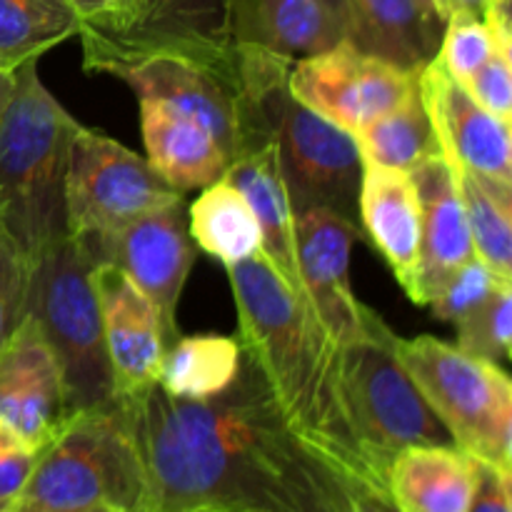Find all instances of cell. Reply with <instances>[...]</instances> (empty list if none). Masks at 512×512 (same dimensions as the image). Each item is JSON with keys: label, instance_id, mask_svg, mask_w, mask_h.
Returning a JSON list of instances; mask_svg holds the SVG:
<instances>
[{"label": "cell", "instance_id": "f546056e", "mask_svg": "<svg viewBox=\"0 0 512 512\" xmlns=\"http://www.w3.org/2000/svg\"><path fill=\"white\" fill-rule=\"evenodd\" d=\"M458 345L463 353L500 365L508 360L512 343V285H500L480 308L458 325Z\"/></svg>", "mask_w": 512, "mask_h": 512}, {"label": "cell", "instance_id": "e575fe53", "mask_svg": "<svg viewBox=\"0 0 512 512\" xmlns=\"http://www.w3.org/2000/svg\"><path fill=\"white\" fill-rule=\"evenodd\" d=\"M475 488L468 512H512V470L473 458Z\"/></svg>", "mask_w": 512, "mask_h": 512}, {"label": "cell", "instance_id": "4fadbf2b", "mask_svg": "<svg viewBox=\"0 0 512 512\" xmlns=\"http://www.w3.org/2000/svg\"><path fill=\"white\" fill-rule=\"evenodd\" d=\"M83 243L93 253L95 263H110L123 270L158 308L168 338H178L180 295L195 263L183 200L140 215L115 233Z\"/></svg>", "mask_w": 512, "mask_h": 512}, {"label": "cell", "instance_id": "5bb4252c", "mask_svg": "<svg viewBox=\"0 0 512 512\" xmlns=\"http://www.w3.org/2000/svg\"><path fill=\"white\" fill-rule=\"evenodd\" d=\"M418 93L445 163L512 183L510 120L480 108L435 55L420 68Z\"/></svg>", "mask_w": 512, "mask_h": 512}, {"label": "cell", "instance_id": "2e32d148", "mask_svg": "<svg viewBox=\"0 0 512 512\" xmlns=\"http://www.w3.org/2000/svg\"><path fill=\"white\" fill-rule=\"evenodd\" d=\"M93 285L103 320L105 353L115 383V398L158 383L165 355L163 318L138 285L110 263H95Z\"/></svg>", "mask_w": 512, "mask_h": 512}, {"label": "cell", "instance_id": "f1b7e54d", "mask_svg": "<svg viewBox=\"0 0 512 512\" xmlns=\"http://www.w3.org/2000/svg\"><path fill=\"white\" fill-rule=\"evenodd\" d=\"M355 143L365 160H373L385 168L408 170V173L420 160L438 153V143H435L418 88L393 110L365 125L355 135Z\"/></svg>", "mask_w": 512, "mask_h": 512}, {"label": "cell", "instance_id": "d4e9b609", "mask_svg": "<svg viewBox=\"0 0 512 512\" xmlns=\"http://www.w3.org/2000/svg\"><path fill=\"white\" fill-rule=\"evenodd\" d=\"M190 238L230 268L260 255V228L245 195L230 180L205 185L188 208Z\"/></svg>", "mask_w": 512, "mask_h": 512}, {"label": "cell", "instance_id": "bcb514c9", "mask_svg": "<svg viewBox=\"0 0 512 512\" xmlns=\"http://www.w3.org/2000/svg\"><path fill=\"white\" fill-rule=\"evenodd\" d=\"M130 8H133V18H135V13H138V8H140V0H130Z\"/></svg>", "mask_w": 512, "mask_h": 512}, {"label": "cell", "instance_id": "44dd1931", "mask_svg": "<svg viewBox=\"0 0 512 512\" xmlns=\"http://www.w3.org/2000/svg\"><path fill=\"white\" fill-rule=\"evenodd\" d=\"M473 488V455L455 445L400 450L385 475L388 503L395 512H468Z\"/></svg>", "mask_w": 512, "mask_h": 512}, {"label": "cell", "instance_id": "d6a6232c", "mask_svg": "<svg viewBox=\"0 0 512 512\" xmlns=\"http://www.w3.org/2000/svg\"><path fill=\"white\" fill-rule=\"evenodd\" d=\"M30 263L0 225V350L28 315Z\"/></svg>", "mask_w": 512, "mask_h": 512}, {"label": "cell", "instance_id": "7dc6e473", "mask_svg": "<svg viewBox=\"0 0 512 512\" xmlns=\"http://www.w3.org/2000/svg\"><path fill=\"white\" fill-rule=\"evenodd\" d=\"M5 510H8V505H3V503H0V512H5Z\"/></svg>", "mask_w": 512, "mask_h": 512}, {"label": "cell", "instance_id": "8992f818", "mask_svg": "<svg viewBox=\"0 0 512 512\" xmlns=\"http://www.w3.org/2000/svg\"><path fill=\"white\" fill-rule=\"evenodd\" d=\"M93 268V253L73 235L50 245L30 265L28 315L58 360L70 418L115 403Z\"/></svg>", "mask_w": 512, "mask_h": 512}, {"label": "cell", "instance_id": "1f68e13d", "mask_svg": "<svg viewBox=\"0 0 512 512\" xmlns=\"http://www.w3.org/2000/svg\"><path fill=\"white\" fill-rule=\"evenodd\" d=\"M500 285L512 283H503L500 278H495V273L483 263V260L470 258L468 263L455 268L453 273L435 288L428 305L440 323L458 325L460 320L468 318L475 308H480Z\"/></svg>", "mask_w": 512, "mask_h": 512}, {"label": "cell", "instance_id": "7402d4cb", "mask_svg": "<svg viewBox=\"0 0 512 512\" xmlns=\"http://www.w3.org/2000/svg\"><path fill=\"white\" fill-rule=\"evenodd\" d=\"M443 28L415 0H345V40L408 73H420L438 53Z\"/></svg>", "mask_w": 512, "mask_h": 512}, {"label": "cell", "instance_id": "603a6c76", "mask_svg": "<svg viewBox=\"0 0 512 512\" xmlns=\"http://www.w3.org/2000/svg\"><path fill=\"white\" fill-rule=\"evenodd\" d=\"M235 40L298 60L345 40L340 20L323 0H233Z\"/></svg>", "mask_w": 512, "mask_h": 512}, {"label": "cell", "instance_id": "4316f807", "mask_svg": "<svg viewBox=\"0 0 512 512\" xmlns=\"http://www.w3.org/2000/svg\"><path fill=\"white\" fill-rule=\"evenodd\" d=\"M450 173L458 185L475 258L483 260L495 278L512 283V183L453 165Z\"/></svg>", "mask_w": 512, "mask_h": 512}, {"label": "cell", "instance_id": "9a60e30c", "mask_svg": "<svg viewBox=\"0 0 512 512\" xmlns=\"http://www.w3.org/2000/svg\"><path fill=\"white\" fill-rule=\"evenodd\" d=\"M0 420L33 453L48 448L70 420L58 360L33 315L0 350Z\"/></svg>", "mask_w": 512, "mask_h": 512}, {"label": "cell", "instance_id": "f6af8a7d", "mask_svg": "<svg viewBox=\"0 0 512 512\" xmlns=\"http://www.w3.org/2000/svg\"><path fill=\"white\" fill-rule=\"evenodd\" d=\"M355 512H373V510H370V505L365 503V495H360L358 503H355Z\"/></svg>", "mask_w": 512, "mask_h": 512}, {"label": "cell", "instance_id": "7bdbcfd3", "mask_svg": "<svg viewBox=\"0 0 512 512\" xmlns=\"http://www.w3.org/2000/svg\"><path fill=\"white\" fill-rule=\"evenodd\" d=\"M365 503L370 505V510L373 512H395L390 508V503L385 498H375V495H365Z\"/></svg>", "mask_w": 512, "mask_h": 512}, {"label": "cell", "instance_id": "7a4b0ae2", "mask_svg": "<svg viewBox=\"0 0 512 512\" xmlns=\"http://www.w3.org/2000/svg\"><path fill=\"white\" fill-rule=\"evenodd\" d=\"M240 350L255 365L295 430L338 465L363 495L385 498L358 443L338 375V348L260 255L230 265Z\"/></svg>", "mask_w": 512, "mask_h": 512}, {"label": "cell", "instance_id": "ba28073f", "mask_svg": "<svg viewBox=\"0 0 512 512\" xmlns=\"http://www.w3.org/2000/svg\"><path fill=\"white\" fill-rule=\"evenodd\" d=\"M140 493L138 458L115 400L73 415L63 433L40 450L28 483L10 505L23 510L135 512Z\"/></svg>", "mask_w": 512, "mask_h": 512}, {"label": "cell", "instance_id": "836d02e7", "mask_svg": "<svg viewBox=\"0 0 512 512\" xmlns=\"http://www.w3.org/2000/svg\"><path fill=\"white\" fill-rule=\"evenodd\" d=\"M463 88L475 103L498 118H512V58L495 53L478 73L463 80Z\"/></svg>", "mask_w": 512, "mask_h": 512}, {"label": "cell", "instance_id": "cb8c5ba5", "mask_svg": "<svg viewBox=\"0 0 512 512\" xmlns=\"http://www.w3.org/2000/svg\"><path fill=\"white\" fill-rule=\"evenodd\" d=\"M123 33L153 43L198 50H233V0H140V8Z\"/></svg>", "mask_w": 512, "mask_h": 512}, {"label": "cell", "instance_id": "b9f144b4", "mask_svg": "<svg viewBox=\"0 0 512 512\" xmlns=\"http://www.w3.org/2000/svg\"><path fill=\"white\" fill-rule=\"evenodd\" d=\"M323 3L328 5L330 13L340 20V25H343V30H345V0H323Z\"/></svg>", "mask_w": 512, "mask_h": 512}, {"label": "cell", "instance_id": "3957f363", "mask_svg": "<svg viewBox=\"0 0 512 512\" xmlns=\"http://www.w3.org/2000/svg\"><path fill=\"white\" fill-rule=\"evenodd\" d=\"M238 58L245 145L273 140L293 210L330 208L350 220L358 218L363 155L353 135L290 95L293 60L253 43H238Z\"/></svg>", "mask_w": 512, "mask_h": 512}, {"label": "cell", "instance_id": "f35d334b", "mask_svg": "<svg viewBox=\"0 0 512 512\" xmlns=\"http://www.w3.org/2000/svg\"><path fill=\"white\" fill-rule=\"evenodd\" d=\"M485 3H488V0H435V5H438V13L443 20H448L450 15L458 13V10H463V13L483 15Z\"/></svg>", "mask_w": 512, "mask_h": 512}, {"label": "cell", "instance_id": "8fae6325", "mask_svg": "<svg viewBox=\"0 0 512 512\" xmlns=\"http://www.w3.org/2000/svg\"><path fill=\"white\" fill-rule=\"evenodd\" d=\"M415 88L418 73L360 53L348 40L293 60L288 73L290 95L353 138L365 125L403 103Z\"/></svg>", "mask_w": 512, "mask_h": 512}, {"label": "cell", "instance_id": "60d3db41", "mask_svg": "<svg viewBox=\"0 0 512 512\" xmlns=\"http://www.w3.org/2000/svg\"><path fill=\"white\" fill-rule=\"evenodd\" d=\"M15 450H28V448H25V445L18 440V435H15L13 430L0 420V455L15 453Z\"/></svg>", "mask_w": 512, "mask_h": 512}, {"label": "cell", "instance_id": "ab89813d", "mask_svg": "<svg viewBox=\"0 0 512 512\" xmlns=\"http://www.w3.org/2000/svg\"><path fill=\"white\" fill-rule=\"evenodd\" d=\"M15 93V70H0V118Z\"/></svg>", "mask_w": 512, "mask_h": 512}, {"label": "cell", "instance_id": "6da1fadb", "mask_svg": "<svg viewBox=\"0 0 512 512\" xmlns=\"http://www.w3.org/2000/svg\"><path fill=\"white\" fill-rule=\"evenodd\" d=\"M115 400L143 483L135 512H355L363 495L290 425L245 355L210 400L158 383Z\"/></svg>", "mask_w": 512, "mask_h": 512}, {"label": "cell", "instance_id": "ee69618b", "mask_svg": "<svg viewBox=\"0 0 512 512\" xmlns=\"http://www.w3.org/2000/svg\"><path fill=\"white\" fill-rule=\"evenodd\" d=\"M5 512H120L115 508H90V510H23V508H13V505H8V510Z\"/></svg>", "mask_w": 512, "mask_h": 512}, {"label": "cell", "instance_id": "7c38bea8", "mask_svg": "<svg viewBox=\"0 0 512 512\" xmlns=\"http://www.w3.org/2000/svg\"><path fill=\"white\" fill-rule=\"evenodd\" d=\"M358 235L355 220L330 208L295 210L300 305L333 348L363 335L375 315L350 285V253Z\"/></svg>", "mask_w": 512, "mask_h": 512}, {"label": "cell", "instance_id": "e0dca14e", "mask_svg": "<svg viewBox=\"0 0 512 512\" xmlns=\"http://www.w3.org/2000/svg\"><path fill=\"white\" fill-rule=\"evenodd\" d=\"M410 175L420 200V268L410 300L415 305H428L435 288L455 268L475 258V250L458 185L443 155H428Z\"/></svg>", "mask_w": 512, "mask_h": 512}, {"label": "cell", "instance_id": "30bf717a", "mask_svg": "<svg viewBox=\"0 0 512 512\" xmlns=\"http://www.w3.org/2000/svg\"><path fill=\"white\" fill-rule=\"evenodd\" d=\"M183 193L153 165L100 130L78 125L65 163V225L78 240H95L153 210L180 203Z\"/></svg>", "mask_w": 512, "mask_h": 512}, {"label": "cell", "instance_id": "ffe728a7", "mask_svg": "<svg viewBox=\"0 0 512 512\" xmlns=\"http://www.w3.org/2000/svg\"><path fill=\"white\" fill-rule=\"evenodd\" d=\"M145 160L178 193L203 190L223 178L228 155L203 123L160 100H138Z\"/></svg>", "mask_w": 512, "mask_h": 512}, {"label": "cell", "instance_id": "8d00e7d4", "mask_svg": "<svg viewBox=\"0 0 512 512\" xmlns=\"http://www.w3.org/2000/svg\"><path fill=\"white\" fill-rule=\"evenodd\" d=\"M38 453L33 450H15V453L0 455V503L10 505L23 485L28 483Z\"/></svg>", "mask_w": 512, "mask_h": 512}, {"label": "cell", "instance_id": "277c9868", "mask_svg": "<svg viewBox=\"0 0 512 512\" xmlns=\"http://www.w3.org/2000/svg\"><path fill=\"white\" fill-rule=\"evenodd\" d=\"M78 120L38 75L15 68V93L0 118V225L33 265L68 235L65 163Z\"/></svg>", "mask_w": 512, "mask_h": 512}, {"label": "cell", "instance_id": "d6986e66", "mask_svg": "<svg viewBox=\"0 0 512 512\" xmlns=\"http://www.w3.org/2000/svg\"><path fill=\"white\" fill-rule=\"evenodd\" d=\"M358 218L410 298L420 268V200L413 175L363 158Z\"/></svg>", "mask_w": 512, "mask_h": 512}, {"label": "cell", "instance_id": "4dcf8cb0", "mask_svg": "<svg viewBox=\"0 0 512 512\" xmlns=\"http://www.w3.org/2000/svg\"><path fill=\"white\" fill-rule=\"evenodd\" d=\"M495 53H498V50H495V43L493 38H490L488 28H485L483 18L475 13H463V10H458V13H453L445 20L435 60H438L455 80L463 83L465 78L478 73Z\"/></svg>", "mask_w": 512, "mask_h": 512}, {"label": "cell", "instance_id": "52a82bcc", "mask_svg": "<svg viewBox=\"0 0 512 512\" xmlns=\"http://www.w3.org/2000/svg\"><path fill=\"white\" fill-rule=\"evenodd\" d=\"M395 340L398 335L375 313L363 335L338 348L345 410L383 488L395 453L413 445H453L445 425L405 373Z\"/></svg>", "mask_w": 512, "mask_h": 512}, {"label": "cell", "instance_id": "484cf974", "mask_svg": "<svg viewBox=\"0 0 512 512\" xmlns=\"http://www.w3.org/2000/svg\"><path fill=\"white\" fill-rule=\"evenodd\" d=\"M243 365L238 338L228 335H190L175 338L165 350L158 385L178 400H210L235 383Z\"/></svg>", "mask_w": 512, "mask_h": 512}, {"label": "cell", "instance_id": "ac0fdd59", "mask_svg": "<svg viewBox=\"0 0 512 512\" xmlns=\"http://www.w3.org/2000/svg\"><path fill=\"white\" fill-rule=\"evenodd\" d=\"M248 200L260 228V258L273 268L280 283L303 300L298 253H295V210L285 188L273 140L250 143L235 155L223 173Z\"/></svg>", "mask_w": 512, "mask_h": 512}, {"label": "cell", "instance_id": "5b68a950", "mask_svg": "<svg viewBox=\"0 0 512 512\" xmlns=\"http://www.w3.org/2000/svg\"><path fill=\"white\" fill-rule=\"evenodd\" d=\"M83 65L123 80L138 100H160L213 133L228 163L245 145L243 75L233 50H198L83 25Z\"/></svg>", "mask_w": 512, "mask_h": 512}, {"label": "cell", "instance_id": "74e56055", "mask_svg": "<svg viewBox=\"0 0 512 512\" xmlns=\"http://www.w3.org/2000/svg\"><path fill=\"white\" fill-rule=\"evenodd\" d=\"M480 18L493 38L495 50L512 58V0H488Z\"/></svg>", "mask_w": 512, "mask_h": 512}, {"label": "cell", "instance_id": "9c48e42d", "mask_svg": "<svg viewBox=\"0 0 512 512\" xmlns=\"http://www.w3.org/2000/svg\"><path fill=\"white\" fill-rule=\"evenodd\" d=\"M405 373L455 448L512 470V383L500 365L463 353L433 335L395 340Z\"/></svg>", "mask_w": 512, "mask_h": 512}, {"label": "cell", "instance_id": "83f0119b", "mask_svg": "<svg viewBox=\"0 0 512 512\" xmlns=\"http://www.w3.org/2000/svg\"><path fill=\"white\" fill-rule=\"evenodd\" d=\"M80 28L83 23L68 0H0V70L40 60Z\"/></svg>", "mask_w": 512, "mask_h": 512}, {"label": "cell", "instance_id": "d590c367", "mask_svg": "<svg viewBox=\"0 0 512 512\" xmlns=\"http://www.w3.org/2000/svg\"><path fill=\"white\" fill-rule=\"evenodd\" d=\"M73 10L78 13L80 23L90 28L120 30L128 28L133 20V8L130 0H68Z\"/></svg>", "mask_w": 512, "mask_h": 512}]
</instances>
